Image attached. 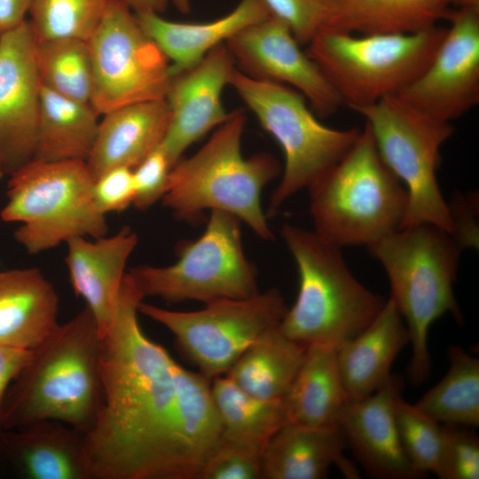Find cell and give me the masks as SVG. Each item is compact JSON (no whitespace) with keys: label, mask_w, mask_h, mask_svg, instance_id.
Instances as JSON below:
<instances>
[{"label":"cell","mask_w":479,"mask_h":479,"mask_svg":"<svg viewBox=\"0 0 479 479\" xmlns=\"http://www.w3.org/2000/svg\"><path fill=\"white\" fill-rule=\"evenodd\" d=\"M59 297L37 268L0 271V343L32 350L59 325Z\"/></svg>","instance_id":"cell-25"},{"label":"cell","mask_w":479,"mask_h":479,"mask_svg":"<svg viewBox=\"0 0 479 479\" xmlns=\"http://www.w3.org/2000/svg\"><path fill=\"white\" fill-rule=\"evenodd\" d=\"M353 111L365 119L382 161L407 190L404 226L431 223L452 234L449 207L436 179L440 149L454 133L452 122L420 111L397 95Z\"/></svg>","instance_id":"cell-10"},{"label":"cell","mask_w":479,"mask_h":479,"mask_svg":"<svg viewBox=\"0 0 479 479\" xmlns=\"http://www.w3.org/2000/svg\"><path fill=\"white\" fill-rule=\"evenodd\" d=\"M88 43L93 72L90 103L99 115L165 98L171 80L169 62L125 0L108 1Z\"/></svg>","instance_id":"cell-13"},{"label":"cell","mask_w":479,"mask_h":479,"mask_svg":"<svg viewBox=\"0 0 479 479\" xmlns=\"http://www.w3.org/2000/svg\"><path fill=\"white\" fill-rule=\"evenodd\" d=\"M6 174L5 172V165H4V158L3 154V151L0 145V178Z\"/></svg>","instance_id":"cell-43"},{"label":"cell","mask_w":479,"mask_h":479,"mask_svg":"<svg viewBox=\"0 0 479 479\" xmlns=\"http://www.w3.org/2000/svg\"><path fill=\"white\" fill-rule=\"evenodd\" d=\"M34 0H0V34L25 21Z\"/></svg>","instance_id":"cell-41"},{"label":"cell","mask_w":479,"mask_h":479,"mask_svg":"<svg viewBox=\"0 0 479 479\" xmlns=\"http://www.w3.org/2000/svg\"><path fill=\"white\" fill-rule=\"evenodd\" d=\"M42 86L67 98L90 103L93 72L88 40L35 42Z\"/></svg>","instance_id":"cell-32"},{"label":"cell","mask_w":479,"mask_h":479,"mask_svg":"<svg viewBox=\"0 0 479 479\" xmlns=\"http://www.w3.org/2000/svg\"><path fill=\"white\" fill-rule=\"evenodd\" d=\"M346 446L339 425L286 423L265 446L262 479H322L332 466L346 478H359L357 468L344 455Z\"/></svg>","instance_id":"cell-20"},{"label":"cell","mask_w":479,"mask_h":479,"mask_svg":"<svg viewBox=\"0 0 479 479\" xmlns=\"http://www.w3.org/2000/svg\"><path fill=\"white\" fill-rule=\"evenodd\" d=\"M444 425V424H443ZM444 444L439 479L479 478V439L472 428L444 425Z\"/></svg>","instance_id":"cell-36"},{"label":"cell","mask_w":479,"mask_h":479,"mask_svg":"<svg viewBox=\"0 0 479 479\" xmlns=\"http://www.w3.org/2000/svg\"><path fill=\"white\" fill-rule=\"evenodd\" d=\"M307 347L289 339L280 324L266 330L225 373L246 392L265 400L285 397Z\"/></svg>","instance_id":"cell-28"},{"label":"cell","mask_w":479,"mask_h":479,"mask_svg":"<svg viewBox=\"0 0 479 479\" xmlns=\"http://www.w3.org/2000/svg\"><path fill=\"white\" fill-rule=\"evenodd\" d=\"M26 20L0 34V145L5 172L34 158L42 83Z\"/></svg>","instance_id":"cell-16"},{"label":"cell","mask_w":479,"mask_h":479,"mask_svg":"<svg viewBox=\"0 0 479 479\" xmlns=\"http://www.w3.org/2000/svg\"><path fill=\"white\" fill-rule=\"evenodd\" d=\"M314 232L339 247L381 240L404 226L408 192L382 161L370 128L307 189Z\"/></svg>","instance_id":"cell-5"},{"label":"cell","mask_w":479,"mask_h":479,"mask_svg":"<svg viewBox=\"0 0 479 479\" xmlns=\"http://www.w3.org/2000/svg\"><path fill=\"white\" fill-rule=\"evenodd\" d=\"M98 116L90 103L42 86L33 159L86 161L96 138Z\"/></svg>","instance_id":"cell-29"},{"label":"cell","mask_w":479,"mask_h":479,"mask_svg":"<svg viewBox=\"0 0 479 479\" xmlns=\"http://www.w3.org/2000/svg\"><path fill=\"white\" fill-rule=\"evenodd\" d=\"M410 343L404 321L391 298L358 335L337 348L340 375L350 402L364 399L390 377L391 367Z\"/></svg>","instance_id":"cell-23"},{"label":"cell","mask_w":479,"mask_h":479,"mask_svg":"<svg viewBox=\"0 0 479 479\" xmlns=\"http://www.w3.org/2000/svg\"><path fill=\"white\" fill-rule=\"evenodd\" d=\"M134 13L163 12L170 0H125Z\"/></svg>","instance_id":"cell-42"},{"label":"cell","mask_w":479,"mask_h":479,"mask_svg":"<svg viewBox=\"0 0 479 479\" xmlns=\"http://www.w3.org/2000/svg\"><path fill=\"white\" fill-rule=\"evenodd\" d=\"M102 115L85 161L93 179L114 167L134 169L162 143L169 122L165 98L127 105Z\"/></svg>","instance_id":"cell-22"},{"label":"cell","mask_w":479,"mask_h":479,"mask_svg":"<svg viewBox=\"0 0 479 479\" xmlns=\"http://www.w3.org/2000/svg\"><path fill=\"white\" fill-rule=\"evenodd\" d=\"M212 381L211 394L224 435L268 442L287 422L284 398L256 397L227 376Z\"/></svg>","instance_id":"cell-31"},{"label":"cell","mask_w":479,"mask_h":479,"mask_svg":"<svg viewBox=\"0 0 479 479\" xmlns=\"http://www.w3.org/2000/svg\"><path fill=\"white\" fill-rule=\"evenodd\" d=\"M428 67L397 94L420 111L452 122L479 102V4L455 9Z\"/></svg>","instance_id":"cell-14"},{"label":"cell","mask_w":479,"mask_h":479,"mask_svg":"<svg viewBox=\"0 0 479 479\" xmlns=\"http://www.w3.org/2000/svg\"><path fill=\"white\" fill-rule=\"evenodd\" d=\"M31 354L32 350L0 343V423L7 391L28 363Z\"/></svg>","instance_id":"cell-40"},{"label":"cell","mask_w":479,"mask_h":479,"mask_svg":"<svg viewBox=\"0 0 479 479\" xmlns=\"http://www.w3.org/2000/svg\"><path fill=\"white\" fill-rule=\"evenodd\" d=\"M449 370L444 378L414 404L444 425L475 428L479 426V359L462 347L447 348Z\"/></svg>","instance_id":"cell-30"},{"label":"cell","mask_w":479,"mask_h":479,"mask_svg":"<svg viewBox=\"0 0 479 479\" xmlns=\"http://www.w3.org/2000/svg\"><path fill=\"white\" fill-rule=\"evenodd\" d=\"M280 233L299 276L298 294L280 323L282 332L305 347L338 348L358 335L386 301L353 276L341 247L291 224H284Z\"/></svg>","instance_id":"cell-6"},{"label":"cell","mask_w":479,"mask_h":479,"mask_svg":"<svg viewBox=\"0 0 479 479\" xmlns=\"http://www.w3.org/2000/svg\"><path fill=\"white\" fill-rule=\"evenodd\" d=\"M287 423L340 425L349 404L337 363V347H307L301 367L284 397Z\"/></svg>","instance_id":"cell-27"},{"label":"cell","mask_w":479,"mask_h":479,"mask_svg":"<svg viewBox=\"0 0 479 479\" xmlns=\"http://www.w3.org/2000/svg\"><path fill=\"white\" fill-rule=\"evenodd\" d=\"M101 342L98 324L85 306L36 348L11 384L0 427L20 428L56 420L86 433L103 399Z\"/></svg>","instance_id":"cell-2"},{"label":"cell","mask_w":479,"mask_h":479,"mask_svg":"<svg viewBox=\"0 0 479 479\" xmlns=\"http://www.w3.org/2000/svg\"><path fill=\"white\" fill-rule=\"evenodd\" d=\"M271 14L283 20L301 45H307L325 27L324 0H263Z\"/></svg>","instance_id":"cell-37"},{"label":"cell","mask_w":479,"mask_h":479,"mask_svg":"<svg viewBox=\"0 0 479 479\" xmlns=\"http://www.w3.org/2000/svg\"><path fill=\"white\" fill-rule=\"evenodd\" d=\"M240 222L227 212L211 211L204 232L180 247L176 263L139 265L127 272L144 298L207 304L253 297L261 291L255 268L244 252Z\"/></svg>","instance_id":"cell-11"},{"label":"cell","mask_w":479,"mask_h":479,"mask_svg":"<svg viewBox=\"0 0 479 479\" xmlns=\"http://www.w3.org/2000/svg\"><path fill=\"white\" fill-rule=\"evenodd\" d=\"M268 442L223 433L208 455L199 479L262 478L263 454Z\"/></svg>","instance_id":"cell-35"},{"label":"cell","mask_w":479,"mask_h":479,"mask_svg":"<svg viewBox=\"0 0 479 479\" xmlns=\"http://www.w3.org/2000/svg\"><path fill=\"white\" fill-rule=\"evenodd\" d=\"M245 123L242 111L230 113L202 147L172 167L161 200L178 219L195 220L207 209L224 211L247 224L259 238L271 240L261 194L279 176L280 166L267 153L243 156Z\"/></svg>","instance_id":"cell-4"},{"label":"cell","mask_w":479,"mask_h":479,"mask_svg":"<svg viewBox=\"0 0 479 479\" xmlns=\"http://www.w3.org/2000/svg\"><path fill=\"white\" fill-rule=\"evenodd\" d=\"M236 68L230 50L222 43L196 65L171 77L165 97L169 122L161 145L172 166L189 146L228 119L222 93Z\"/></svg>","instance_id":"cell-17"},{"label":"cell","mask_w":479,"mask_h":479,"mask_svg":"<svg viewBox=\"0 0 479 479\" xmlns=\"http://www.w3.org/2000/svg\"><path fill=\"white\" fill-rule=\"evenodd\" d=\"M1 433L2 429L0 428V454H2Z\"/></svg>","instance_id":"cell-44"},{"label":"cell","mask_w":479,"mask_h":479,"mask_svg":"<svg viewBox=\"0 0 479 479\" xmlns=\"http://www.w3.org/2000/svg\"><path fill=\"white\" fill-rule=\"evenodd\" d=\"M138 238L129 227L111 236L68 240L65 263L71 286L92 313L103 337L113 324L130 256Z\"/></svg>","instance_id":"cell-19"},{"label":"cell","mask_w":479,"mask_h":479,"mask_svg":"<svg viewBox=\"0 0 479 479\" xmlns=\"http://www.w3.org/2000/svg\"><path fill=\"white\" fill-rule=\"evenodd\" d=\"M10 176L0 216L20 224L14 238L28 254L52 249L74 237L106 235V215L93 200L94 179L85 161L32 159Z\"/></svg>","instance_id":"cell-7"},{"label":"cell","mask_w":479,"mask_h":479,"mask_svg":"<svg viewBox=\"0 0 479 479\" xmlns=\"http://www.w3.org/2000/svg\"><path fill=\"white\" fill-rule=\"evenodd\" d=\"M225 44L240 71L296 90L315 114L331 115L342 105L320 67L302 50L287 25L276 16L247 27Z\"/></svg>","instance_id":"cell-15"},{"label":"cell","mask_w":479,"mask_h":479,"mask_svg":"<svg viewBox=\"0 0 479 479\" xmlns=\"http://www.w3.org/2000/svg\"><path fill=\"white\" fill-rule=\"evenodd\" d=\"M172 164L160 145L133 169L135 199L133 205L146 210L166 192Z\"/></svg>","instance_id":"cell-38"},{"label":"cell","mask_w":479,"mask_h":479,"mask_svg":"<svg viewBox=\"0 0 479 479\" xmlns=\"http://www.w3.org/2000/svg\"><path fill=\"white\" fill-rule=\"evenodd\" d=\"M367 247L387 274L389 298L409 333L408 380L420 385L431 372V325L446 313L458 323L463 320L453 293L463 247L452 234L431 223L405 225Z\"/></svg>","instance_id":"cell-3"},{"label":"cell","mask_w":479,"mask_h":479,"mask_svg":"<svg viewBox=\"0 0 479 479\" xmlns=\"http://www.w3.org/2000/svg\"><path fill=\"white\" fill-rule=\"evenodd\" d=\"M143 300L126 272L102 337V404L83 434L90 478L195 479L181 438L178 364L143 332Z\"/></svg>","instance_id":"cell-1"},{"label":"cell","mask_w":479,"mask_h":479,"mask_svg":"<svg viewBox=\"0 0 479 479\" xmlns=\"http://www.w3.org/2000/svg\"><path fill=\"white\" fill-rule=\"evenodd\" d=\"M135 15L144 32L169 60L172 77L196 65L242 29L272 14L263 0H241L226 15L203 23L171 21L158 13Z\"/></svg>","instance_id":"cell-24"},{"label":"cell","mask_w":479,"mask_h":479,"mask_svg":"<svg viewBox=\"0 0 479 479\" xmlns=\"http://www.w3.org/2000/svg\"><path fill=\"white\" fill-rule=\"evenodd\" d=\"M2 454L27 479H91L83 433L56 420L3 430Z\"/></svg>","instance_id":"cell-21"},{"label":"cell","mask_w":479,"mask_h":479,"mask_svg":"<svg viewBox=\"0 0 479 479\" xmlns=\"http://www.w3.org/2000/svg\"><path fill=\"white\" fill-rule=\"evenodd\" d=\"M287 310L276 288L246 299L220 300L195 311H176L143 301L138 312L174 335L185 357L212 381L224 375L266 330L279 325Z\"/></svg>","instance_id":"cell-12"},{"label":"cell","mask_w":479,"mask_h":479,"mask_svg":"<svg viewBox=\"0 0 479 479\" xmlns=\"http://www.w3.org/2000/svg\"><path fill=\"white\" fill-rule=\"evenodd\" d=\"M109 0H34L28 22L35 42L88 40Z\"/></svg>","instance_id":"cell-33"},{"label":"cell","mask_w":479,"mask_h":479,"mask_svg":"<svg viewBox=\"0 0 479 479\" xmlns=\"http://www.w3.org/2000/svg\"><path fill=\"white\" fill-rule=\"evenodd\" d=\"M404 389L392 374L369 397L350 402L340 427L356 460L377 479H418L403 450L395 418V404Z\"/></svg>","instance_id":"cell-18"},{"label":"cell","mask_w":479,"mask_h":479,"mask_svg":"<svg viewBox=\"0 0 479 479\" xmlns=\"http://www.w3.org/2000/svg\"><path fill=\"white\" fill-rule=\"evenodd\" d=\"M232 86L285 155L282 178L271 196L269 213L299 191L310 188L343 157L357 138V128L336 130L321 123L296 90L258 80L236 68Z\"/></svg>","instance_id":"cell-9"},{"label":"cell","mask_w":479,"mask_h":479,"mask_svg":"<svg viewBox=\"0 0 479 479\" xmlns=\"http://www.w3.org/2000/svg\"><path fill=\"white\" fill-rule=\"evenodd\" d=\"M92 196L98 208L105 215L122 212L133 205V169L114 167L103 172L93 181Z\"/></svg>","instance_id":"cell-39"},{"label":"cell","mask_w":479,"mask_h":479,"mask_svg":"<svg viewBox=\"0 0 479 479\" xmlns=\"http://www.w3.org/2000/svg\"><path fill=\"white\" fill-rule=\"evenodd\" d=\"M327 19L322 30L357 35L408 34L447 20L457 8L479 0H324Z\"/></svg>","instance_id":"cell-26"},{"label":"cell","mask_w":479,"mask_h":479,"mask_svg":"<svg viewBox=\"0 0 479 479\" xmlns=\"http://www.w3.org/2000/svg\"><path fill=\"white\" fill-rule=\"evenodd\" d=\"M395 418L405 456L420 478L429 473L438 476L444 444V425L437 422L403 396L395 404Z\"/></svg>","instance_id":"cell-34"},{"label":"cell","mask_w":479,"mask_h":479,"mask_svg":"<svg viewBox=\"0 0 479 479\" xmlns=\"http://www.w3.org/2000/svg\"><path fill=\"white\" fill-rule=\"evenodd\" d=\"M447 27L408 34L321 30L306 52L350 109L398 94L430 64Z\"/></svg>","instance_id":"cell-8"}]
</instances>
